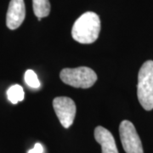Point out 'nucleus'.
Listing matches in <instances>:
<instances>
[{
	"instance_id": "nucleus-4",
	"label": "nucleus",
	"mask_w": 153,
	"mask_h": 153,
	"mask_svg": "<svg viewBox=\"0 0 153 153\" xmlns=\"http://www.w3.org/2000/svg\"><path fill=\"white\" fill-rule=\"evenodd\" d=\"M119 134L126 153H144L141 140L135 127L130 121L123 120L121 123Z\"/></svg>"
},
{
	"instance_id": "nucleus-3",
	"label": "nucleus",
	"mask_w": 153,
	"mask_h": 153,
	"mask_svg": "<svg viewBox=\"0 0 153 153\" xmlns=\"http://www.w3.org/2000/svg\"><path fill=\"white\" fill-rule=\"evenodd\" d=\"M60 77L67 85L81 88L92 87L97 80L96 73L87 66L65 68L60 71Z\"/></svg>"
},
{
	"instance_id": "nucleus-11",
	"label": "nucleus",
	"mask_w": 153,
	"mask_h": 153,
	"mask_svg": "<svg viewBox=\"0 0 153 153\" xmlns=\"http://www.w3.org/2000/svg\"><path fill=\"white\" fill-rule=\"evenodd\" d=\"M44 152V148L43 146L40 143H36L34 147L28 151L27 153H43Z\"/></svg>"
},
{
	"instance_id": "nucleus-7",
	"label": "nucleus",
	"mask_w": 153,
	"mask_h": 153,
	"mask_svg": "<svg viewBox=\"0 0 153 153\" xmlns=\"http://www.w3.org/2000/svg\"><path fill=\"white\" fill-rule=\"evenodd\" d=\"M94 139L100 145L102 153H118L113 135L104 127L98 126L95 128Z\"/></svg>"
},
{
	"instance_id": "nucleus-5",
	"label": "nucleus",
	"mask_w": 153,
	"mask_h": 153,
	"mask_svg": "<svg viewBox=\"0 0 153 153\" xmlns=\"http://www.w3.org/2000/svg\"><path fill=\"white\" fill-rule=\"evenodd\" d=\"M53 107L61 125L66 128L71 127L76 115L75 102L69 97H56L53 100Z\"/></svg>"
},
{
	"instance_id": "nucleus-2",
	"label": "nucleus",
	"mask_w": 153,
	"mask_h": 153,
	"mask_svg": "<svg viewBox=\"0 0 153 153\" xmlns=\"http://www.w3.org/2000/svg\"><path fill=\"white\" fill-rule=\"evenodd\" d=\"M137 96L144 109L146 111L153 109V60L146 61L140 69Z\"/></svg>"
},
{
	"instance_id": "nucleus-10",
	"label": "nucleus",
	"mask_w": 153,
	"mask_h": 153,
	"mask_svg": "<svg viewBox=\"0 0 153 153\" xmlns=\"http://www.w3.org/2000/svg\"><path fill=\"white\" fill-rule=\"evenodd\" d=\"M25 82L30 88H38L40 87V82L37 74L33 70H27L25 73Z\"/></svg>"
},
{
	"instance_id": "nucleus-1",
	"label": "nucleus",
	"mask_w": 153,
	"mask_h": 153,
	"mask_svg": "<svg viewBox=\"0 0 153 153\" xmlns=\"http://www.w3.org/2000/svg\"><path fill=\"white\" fill-rule=\"evenodd\" d=\"M100 20L97 14L86 12L76 20L71 29V36L80 44H92L100 32Z\"/></svg>"
},
{
	"instance_id": "nucleus-6",
	"label": "nucleus",
	"mask_w": 153,
	"mask_h": 153,
	"mask_svg": "<svg viewBox=\"0 0 153 153\" xmlns=\"http://www.w3.org/2000/svg\"><path fill=\"white\" fill-rule=\"evenodd\" d=\"M26 8L24 0H10L6 16V25L10 30L19 27L25 20Z\"/></svg>"
},
{
	"instance_id": "nucleus-9",
	"label": "nucleus",
	"mask_w": 153,
	"mask_h": 153,
	"mask_svg": "<svg viewBox=\"0 0 153 153\" xmlns=\"http://www.w3.org/2000/svg\"><path fill=\"white\" fill-rule=\"evenodd\" d=\"M7 97L12 104H17L24 100L25 93L21 85L15 84L7 90Z\"/></svg>"
},
{
	"instance_id": "nucleus-8",
	"label": "nucleus",
	"mask_w": 153,
	"mask_h": 153,
	"mask_svg": "<svg viewBox=\"0 0 153 153\" xmlns=\"http://www.w3.org/2000/svg\"><path fill=\"white\" fill-rule=\"evenodd\" d=\"M33 7L34 14L38 18V21L49 15L50 4L49 0H33Z\"/></svg>"
}]
</instances>
